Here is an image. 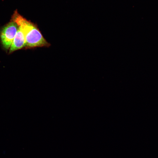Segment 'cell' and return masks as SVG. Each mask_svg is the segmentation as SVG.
I'll use <instances>...</instances> for the list:
<instances>
[{
    "label": "cell",
    "mask_w": 158,
    "mask_h": 158,
    "mask_svg": "<svg viewBox=\"0 0 158 158\" xmlns=\"http://www.w3.org/2000/svg\"><path fill=\"white\" fill-rule=\"evenodd\" d=\"M12 20L23 30L25 38V47L27 48L48 47L50 46L37 25L23 18L17 11H15L12 16Z\"/></svg>",
    "instance_id": "6da1fadb"
},
{
    "label": "cell",
    "mask_w": 158,
    "mask_h": 158,
    "mask_svg": "<svg viewBox=\"0 0 158 158\" xmlns=\"http://www.w3.org/2000/svg\"><path fill=\"white\" fill-rule=\"evenodd\" d=\"M18 26L11 21L6 25L1 32L0 38L4 47L6 49L10 48L16 34Z\"/></svg>",
    "instance_id": "7a4b0ae2"
},
{
    "label": "cell",
    "mask_w": 158,
    "mask_h": 158,
    "mask_svg": "<svg viewBox=\"0 0 158 158\" xmlns=\"http://www.w3.org/2000/svg\"><path fill=\"white\" fill-rule=\"evenodd\" d=\"M25 46V35L22 29L18 26V30L10 47L9 53L21 49Z\"/></svg>",
    "instance_id": "3957f363"
}]
</instances>
